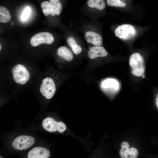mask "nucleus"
I'll return each instance as SVG.
<instances>
[{"label":"nucleus","mask_w":158,"mask_h":158,"mask_svg":"<svg viewBox=\"0 0 158 158\" xmlns=\"http://www.w3.org/2000/svg\"><path fill=\"white\" fill-rule=\"evenodd\" d=\"M129 64L133 75L140 77L143 75L145 71L144 61L143 57L140 54L135 53L131 54L130 58Z\"/></svg>","instance_id":"obj_1"},{"label":"nucleus","mask_w":158,"mask_h":158,"mask_svg":"<svg viewBox=\"0 0 158 158\" xmlns=\"http://www.w3.org/2000/svg\"><path fill=\"white\" fill-rule=\"evenodd\" d=\"M114 33L118 38L126 40H131L135 37L137 35V31L133 25L129 24H123L116 28Z\"/></svg>","instance_id":"obj_2"},{"label":"nucleus","mask_w":158,"mask_h":158,"mask_svg":"<svg viewBox=\"0 0 158 158\" xmlns=\"http://www.w3.org/2000/svg\"><path fill=\"white\" fill-rule=\"evenodd\" d=\"M11 72L13 80L17 83L25 84L29 79V73L22 65L18 64L15 66L12 69Z\"/></svg>","instance_id":"obj_3"},{"label":"nucleus","mask_w":158,"mask_h":158,"mask_svg":"<svg viewBox=\"0 0 158 158\" xmlns=\"http://www.w3.org/2000/svg\"><path fill=\"white\" fill-rule=\"evenodd\" d=\"M56 86L53 79L47 77L43 79L40 88L42 95L48 99L54 96L56 91Z\"/></svg>","instance_id":"obj_4"},{"label":"nucleus","mask_w":158,"mask_h":158,"mask_svg":"<svg viewBox=\"0 0 158 158\" xmlns=\"http://www.w3.org/2000/svg\"><path fill=\"white\" fill-rule=\"evenodd\" d=\"M35 139L28 135H21L16 138L13 141L12 145L15 149L25 150L30 147L34 143Z\"/></svg>","instance_id":"obj_5"},{"label":"nucleus","mask_w":158,"mask_h":158,"mask_svg":"<svg viewBox=\"0 0 158 158\" xmlns=\"http://www.w3.org/2000/svg\"><path fill=\"white\" fill-rule=\"evenodd\" d=\"M42 125L45 130L51 132L58 131L62 133L66 129V126L62 122H57L50 117L44 119L42 121Z\"/></svg>","instance_id":"obj_6"},{"label":"nucleus","mask_w":158,"mask_h":158,"mask_svg":"<svg viewBox=\"0 0 158 158\" xmlns=\"http://www.w3.org/2000/svg\"><path fill=\"white\" fill-rule=\"evenodd\" d=\"M54 40V37L51 34L48 32H42L32 36L30 39V43L32 46L35 47L42 43L51 44Z\"/></svg>","instance_id":"obj_7"},{"label":"nucleus","mask_w":158,"mask_h":158,"mask_svg":"<svg viewBox=\"0 0 158 158\" xmlns=\"http://www.w3.org/2000/svg\"><path fill=\"white\" fill-rule=\"evenodd\" d=\"M101 87L105 92L108 94H114L119 91L120 85L118 81L116 79L108 78L102 82Z\"/></svg>","instance_id":"obj_8"},{"label":"nucleus","mask_w":158,"mask_h":158,"mask_svg":"<svg viewBox=\"0 0 158 158\" xmlns=\"http://www.w3.org/2000/svg\"><path fill=\"white\" fill-rule=\"evenodd\" d=\"M85 38L89 43L95 46H100L103 43L102 36L98 33L91 31L86 32L85 34Z\"/></svg>","instance_id":"obj_9"},{"label":"nucleus","mask_w":158,"mask_h":158,"mask_svg":"<svg viewBox=\"0 0 158 158\" xmlns=\"http://www.w3.org/2000/svg\"><path fill=\"white\" fill-rule=\"evenodd\" d=\"M50 155L49 151L46 148L36 147L30 150L28 153V158H47Z\"/></svg>","instance_id":"obj_10"},{"label":"nucleus","mask_w":158,"mask_h":158,"mask_svg":"<svg viewBox=\"0 0 158 158\" xmlns=\"http://www.w3.org/2000/svg\"><path fill=\"white\" fill-rule=\"evenodd\" d=\"M88 56L91 59L99 57H104L108 55V52L102 46H95L90 48L88 52Z\"/></svg>","instance_id":"obj_11"},{"label":"nucleus","mask_w":158,"mask_h":158,"mask_svg":"<svg viewBox=\"0 0 158 158\" xmlns=\"http://www.w3.org/2000/svg\"><path fill=\"white\" fill-rule=\"evenodd\" d=\"M119 154L121 158H136L138 154V151L135 148L132 147L126 148H121Z\"/></svg>","instance_id":"obj_12"},{"label":"nucleus","mask_w":158,"mask_h":158,"mask_svg":"<svg viewBox=\"0 0 158 158\" xmlns=\"http://www.w3.org/2000/svg\"><path fill=\"white\" fill-rule=\"evenodd\" d=\"M57 53L59 56L68 61H71L73 58L72 53L65 46H62L59 47Z\"/></svg>","instance_id":"obj_13"},{"label":"nucleus","mask_w":158,"mask_h":158,"mask_svg":"<svg viewBox=\"0 0 158 158\" xmlns=\"http://www.w3.org/2000/svg\"><path fill=\"white\" fill-rule=\"evenodd\" d=\"M87 4L89 7L95 8L99 10H103L106 6L104 0H88Z\"/></svg>","instance_id":"obj_14"},{"label":"nucleus","mask_w":158,"mask_h":158,"mask_svg":"<svg viewBox=\"0 0 158 158\" xmlns=\"http://www.w3.org/2000/svg\"><path fill=\"white\" fill-rule=\"evenodd\" d=\"M68 44L71 48L73 52L75 54H78L82 51L81 47L78 45L74 38L72 37H69L67 39Z\"/></svg>","instance_id":"obj_15"},{"label":"nucleus","mask_w":158,"mask_h":158,"mask_svg":"<svg viewBox=\"0 0 158 158\" xmlns=\"http://www.w3.org/2000/svg\"><path fill=\"white\" fill-rule=\"evenodd\" d=\"M11 19V15L8 9L4 7L0 6V22L6 23L9 22Z\"/></svg>","instance_id":"obj_16"},{"label":"nucleus","mask_w":158,"mask_h":158,"mask_svg":"<svg viewBox=\"0 0 158 158\" xmlns=\"http://www.w3.org/2000/svg\"><path fill=\"white\" fill-rule=\"evenodd\" d=\"M43 13L45 16L49 15L54 16L55 14L50 3L47 1L43 2L41 4Z\"/></svg>","instance_id":"obj_17"},{"label":"nucleus","mask_w":158,"mask_h":158,"mask_svg":"<svg viewBox=\"0 0 158 158\" xmlns=\"http://www.w3.org/2000/svg\"><path fill=\"white\" fill-rule=\"evenodd\" d=\"M49 3L52 6L55 15L59 16L62 9V5L59 0H49Z\"/></svg>","instance_id":"obj_18"},{"label":"nucleus","mask_w":158,"mask_h":158,"mask_svg":"<svg viewBox=\"0 0 158 158\" xmlns=\"http://www.w3.org/2000/svg\"><path fill=\"white\" fill-rule=\"evenodd\" d=\"M107 5L110 6L118 7H124L126 6V4L121 0H107Z\"/></svg>","instance_id":"obj_19"},{"label":"nucleus","mask_w":158,"mask_h":158,"mask_svg":"<svg viewBox=\"0 0 158 158\" xmlns=\"http://www.w3.org/2000/svg\"><path fill=\"white\" fill-rule=\"evenodd\" d=\"M30 9L29 7H27L25 9L21 16V19L23 20H25L27 19L30 13Z\"/></svg>","instance_id":"obj_20"},{"label":"nucleus","mask_w":158,"mask_h":158,"mask_svg":"<svg viewBox=\"0 0 158 158\" xmlns=\"http://www.w3.org/2000/svg\"><path fill=\"white\" fill-rule=\"evenodd\" d=\"M155 103L156 106L158 109V93L157 94L156 97Z\"/></svg>","instance_id":"obj_21"},{"label":"nucleus","mask_w":158,"mask_h":158,"mask_svg":"<svg viewBox=\"0 0 158 158\" xmlns=\"http://www.w3.org/2000/svg\"><path fill=\"white\" fill-rule=\"evenodd\" d=\"M1 44H0V50H1Z\"/></svg>","instance_id":"obj_22"},{"label":"nucleus","mask_w":158,"mask_h":158,"mask_svg":"<svg viewBox=\"0 0 158 158\" xmlns=\"http://www.w3.org/2000/svg\"><path fill=\"white\" fill-rule=\"evenodd\" d=\"M0 158H3V157H2L1 156H0Z\"/></svg>","instance_id":"obj_23"}]
</instances>
